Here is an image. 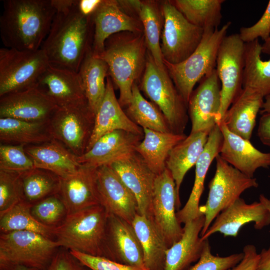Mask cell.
Listing matches in <instances>:
<instances>
[{
  "label": "cell",
  "instance_id": "obj_23",
  "mask_svg": "<svg viewBox=\"0 0 270 270\" xmlns=\"http://www.w3.org/2000/svg\"><path fill=\"white\" fill-rule=\"evenodd\" d=\"M218 125L223 136L219 155L228 164L250 178L258 168L270 166V152L258 150L250 140L230 132L223 122Z\"/></svg>",
  "mask_w": 270,
  "mask_h": 270
},
{
  "label": "cell",
  "instance_id": "obj_45",
  "mask_svg": "<svg viewBox=\"0 0 270 270\" xmlns=\"http://www.w3.org/2000/svg\"><path fill=\"white\" fill-rule=\"evenodd\" d=\"M69 252L80 262L91 270H146L121 264L104 257L93 256L76 251Z\"/></svg>",
  "mask_w": 270,
  "mask_h": 270
},
{
  "label": "cell",
  "instance_id": "obj_28",
  "mask_svg": "<svg viewBox=\"0 0 270 270\" xmlns=\"http://www.w3.org/2000/svg\"><path fill=\"white\" fill-rule=\"evenodd\" d=\"M24 150L34 168L51 172L61 178L75 173L82 166L78 156L54 138L40 144L26 145Z\"/></svg>",
  "mask_w": 270,
  "mask_h": 270
},
{
  "label": "cell",
  "instance_id": "obj_9",
  "mask_svg": "<svg viewBox=\"0 0 270 270\" xmlns=\"http://www.w3.org/2000/svg\"><path fill=\"white\" fill-rule=\"evenodd\" d=\"M216 160V172L209 184L207 200L199 208L200 214L205 217L200 236L205 234L222 210L240 198L246 190L258 186L256 178L244 174L228 164L219 154Z\"/></svg>",
  "mask_w": 270,
  "mask_h": 270
},
{
  "label": "cell",
  "instance_id": "obj_4",
  "mask_svg": "<svg viewBox=\"0 0 270 270\" xmlns=\"http://www.w3.org/2000/svg\"><path fill=\"white\" fill-rule=\"evenodd\" d=\"M144 37L124 38L114 34L106 41L104 52L97 56L108 67V74L120 90L118 102L127 106L132 96L135 80L145 62Z\"/></svg>",
  "mask_w": 270,
  "mask_h": 270
},
{
  "label": "cell",
  "instance_id": "obj_33",
  "mask_svg": "<svg viewBox=\"0 0 270 270\" xmlns=\"http://www.w3.org/2000/svg\"><path fill=\"white\" fill-rule=\"evenodd\" d=\"M132 225L140 243L147 270H164L168 246L152 221L137 214Z\"/></svg>",
  "mask_w": 270,
  "mask_h": 270
},
{
  "label": "cell",
  "instance_id": "obj_26",
  "mask_svg": "<svg viewBox=\"0 0 270 270\" xmlns=\"http://www.w3.org/2000/svg\"><path fill=\"white\" fill-rule=\"evenodd\" d=\"M222 140V132L216 124L210 132L203 152L195 165L194 180L188 199L184 206L176 213L180 224H184L202 214L200 212L199 203L204 190L205 178L210 164L220 154Z\"/></svg>",
  "mask_w": 270,
  "mask_h": 270
},
{
  "label": "cell",
  "instance_id": "obj_15",
  "mask_svg": "<svg viewBox=\"0 0 270 270\" xmlns=\"http://www.w3.org/2000/svg\"><path fill=\"white\" fill-rule=\"evenodd\" d=\"M109 166L135 196L138 202V214L150 218L157 175L136 152Z\"/></svg>",
  "mask_w": 270,
  "mask_h": 270
},
{
  "label": "cell",
  "instance_id": "obj_56",
  "mask_svg": "<svg viewBox=\"0 0 270 270\" xmlns=\"http://www.w3.org/2000/svg\"><path fill=\"white\" fill-rule=\"evenodd\" d=\"M39 270L36 268H28L25 266H19L10 268L5 269V270Z\"/></svg>",
  "mask_w": 270,
  "mask_h": 270
},
{
  "label": "cell",
  "instance_id": "obj_27",
  "mask_svg": "<svg viewBox=\"0 0 270 270\" xmlns=\"http://www.w3.org/2000/svg\"><path fill=\"white\" fill-rule=\"evenodd\" d=\"M204 220L201 214L184 224L182 238L166 250L164 270H188L198 262L206 240L200 237Z\"/></svg>",
  "mask_w": 270,
  "mask_h": 270
},
{
  "label": "cell",
  "instance_id": "obj_1",
  "mask_svg": "<svg viewBox=\"0 0 270 270\" xmlns=\"http://www.w3.org/2000/svg\"><path fill=\"white\" fill-rule=\"evenodd\" d=\"M94 32L92 16L84 14L76 0L68 10L56 12L40 48L51 65L78 72L86 53L92 48Z\"/></svg>",
  "mask_w": 270,
  "mask_h": 270
},
{
  "label": "cell",
  "instance_id": "obj_18",
  "mask_svg": "<svg viewBox=\"0 0 270 270\" xmlns=\"http://www.w3.org/2000/svg\"><path fill=\"white\" fill-rule=\"evenodd\" d=\"M252 222L257 230L269 225L270 211L260 202L247 204L240 198L216 216L200 237L202 240H206L216 232H220L224 236L236 237L244 226Z\"/></svg>",
  "mask_w": 270,
  "mask_h": 270
},
{
  "label": "cell",
  "instance_id": "obj_50",
  "mask_svg": "<svg viewBox=\"0 0 270 270\" xmlns=\"http://www.w3.org/2000/svg\"><path fill=\"white\" fill-rule=\"evenodd\" d=\"M101 2L102 0H78V6L84 14L92 16Z\"/></svg>",
  "mask_w": 270,
  "mask_h": 270
},
{
  "label": "cell",
  "instance_id": "obj_38",
  "mask_svg": "<svg viewBox=\"0 0 270 270\" xmlns=\"http://www.w3.org/2000/svg\"><path fill=\"white\" fill-rule=\"evenodd\" d=\"M32 204L21 200L0 216V233L13 231H30L54 240L55 227L44 224L32 214Z\"/></svg>",
  "mask_w": 270,
  "mask_h": 270
},
{
  "label": "cell",
  "instance_id": "obj_8",
  "mask_svg": "<svg viewBox=\"0 0 270 270\" xmlns=\"http://www.w3.org/2000/svg\"><path fill=\"white\" fill-rule=\"evenodd\" d=\"M50 64L45 52L37 50L0 49V96L36 87Z\"/></svg>",
  "mask_w": 270,
  "mask_h": 270
},
{
  "label": "cell",
  "instance_id": "obj_43",
  "mask_svg": "<svg viewBox=\"0 0 270 270\" xmlns=\"http://www.w3.org/2000/svg\"><path fill=\"white\" fill-rule=\"evenodd\" d=\"M24 144H0V170L22 172L34 168Z\"/></svg>",
  "mask_w": 270,
  "mask_h": 270
},
{
  "label": "cell",
  "instance_id": "obj_22",
  "mask_svg": "<svg viewBox=\"0 0 270 270\" xmlns=\"http://www.w3.org/2000/svg\"><path fill=\"white\" fill-rule=\"evenodd\" d=\"M144 136L117 130L101 136L92 147L78 156L82 165L98 168L120 160L136 152Z\"/></svg>",
  "mask_w": 270,
  "mask_h": 270
},
{
  "label": "cell",
  "instance_id": "obj_54",
  "mask_svg": "<svg viewBox=\"0 0 270 270\" xmlns=\"http://www.w3.org/2000/svg\"><path fill=\"white\" fill-rule=\"evenodd\" d=\"M262 52L266 54H270V36L262 45Z\"/></svg>",
  "mask_w": 270,
  "mask_h": 270
},
{
  "label": "cell",
  "instance_id": "obj_37",
  "mask_svg": "<svg viewBox=\"0 0 270 270\" xmlns=\"http://www.w3.org/2000/svg\"><path fill=\"white\" fill-rule=\"evenodd\" d=\"M224 0H175L172 3L191 24L203 29L218 28Z\"/></svg>",
  "mask_w": 270,
  "mask_h": 270
},
{
  "label": "cell",
  "instance_id": "obj_51",
  "mask_svg": "<svg viewBox=\"0 0 270 270\" xmlns=\"http://www.w3.org/2000/svg\"><path fill=\"white\" fill-rule=\"evenodd\" d=\"M256 270H270V246L263 248L259 254V260Z\"/></svg>",
  "mask_w": 270,
  "mask_h": 270
},
{
  "label": "cell",
  "instance_id": "obj_13",
  "mask_svg": "<svg viewBox=\"0 0 270 270\" xmlns=\"http://www.w3.org/2000/svg\"><path fill=\"white\" fill-rule=\"evenodd\" d=\"M180 206L176 184L166 168L157 175L154 186L150 219L164 240L168 248L180 239L184 230L176 217V208Z\"/></svg>",
  "mask_w": 270,
  "mask_h": 270
},
{
  "label": "cell",
  "instance_id": "obj_7",
  "mask_svg": "<svg viewBox=\"0 0 270 270\" xmlns=\"http://www.w3.org/2000/svg\"><path fill=\"white\" fill-rule=\"evenodd\" d=\"M141 88L162 111L173 133L184 134L188 120V106L176 87L166 68H160L148 54Z\"/></svg>",
  "mask_w": 270,
  "mask_h": 270
},
{
  "label": "cell",
  "instance_id": "obj_11",
  "mask_svg": "<svg viewBox=\"0 0 270 270\" xmlns=\"http://www.w3.org/2000/svg\"><path fill=\"white\" fill-rule=\"evenodd\" d=\"M162 12L164 24L160 48L164 61L180 63L198 46L204 30L188 22L172 2H164Z\"/></svg>",
  "mask_w": 270,
  "mask_h": 270
},
{
  "label": "cell",
  "instance_id": "obj_47",
  "mask_svg": "<svg viewBox=\"0 0 270 270\" xmlns=\"http://www.w3.org/2000/svg\"><path fill=\"white\" fill-rule=\"evenodd\" d=\"M46 270H91L82 264L70 252L58 250Z\"/></svg>",
  "mask_w": 270,
  "mask_h": 270
},
{
  "label": "cell",
  "instance_id": "obj_36",
  "mask_svg": "<svg viewBox=\"0 0 270 270\" xmlns=\"http://www.w3.org/2000/svg\"><path fill=\"white\" fill-rule=\"evenodd\" d=\"M125 112L134 122L142 128L172 132L162 111L154 104L143 97L136 83L132 86V99Z\"/></svg>",
  "mask_w": 270,
  "mask_h": 270
},
{
  "label": "cell",
  "instance_id": "obj_2",
  "mask_svg": "<svg viewBox=\"0 0 270 270\" xmlns=\"http://www.w3.org/2000/svg\"><path fill=\"white\" fill-rule=\"evenodd\" d=\"M3 4L0 34L5 47L40 49L56 12L51 0H5Z\"/></svg>",
  "mask_w": 270,
  "mask_h": 270
},
{
  "label": "cell",
  "instance_id": "obj_49",
  "mask_svg": "<svg viewBox=\"0 0 270 270\" xmlns=\"http://www.w3.org/2000/svg\"><path fill=\"white\" fill-rule=\"evenodd\" d=\"M258 136L264 144L270 146V113L262 114L258 128Z\"/></svg>",
  "mask_w": 270,
  "mask_h": 270
},
{
  "label": "cell",
  "instance_id": "obj_44",
  "mask_svg": "<svg viewBox=\"0 0 270 270\" xmlns=\"http://www.w3.org/2000/svg\"><path fill=\"white\" fill-rule=\"evenodd\" d=\"M243 257V252L226 256H215L211 252V247L207 239L200 258L188 270H226L238 264Z\"/></svg>",
  "mask_w": 270,
  "mask_h": 270
},
{
  "label": "cell",
  "instance_id": "obj_12",
  "mask_svg": "<svg viewBox=\"0 0 270 270\" xmlns=\"http://www.w3.org/2000/svg\"><path fill=\"white\" fill-rule=\"evenodd\" d=\"M94 118L88 106L58 108L48 125L52 138L80 156L86 152Z\"/></svg>",
  "mask_w": 270,
  "mask_h": 270
},
{
  "label": "cell",
  "instance_id": "obj_32",
  "mask_svg": "<svg viewBox=\"0 0 270 270\" xmlns=\"http://www.w3.org/2000/svg\"><path fill=\"white\" fill-rule=\"evenodd\" d=\"M78 72L89 108L96 116L105 94L104 81L108 74V66L104 60L94 55L91 48L84 56Z\"/></svg>",
  "mask_w": 270,
  "mask_h": 270
},
{
  "label": "cell",
  "instance_id": "obj_16",
  "mask_svg": "<svg viewBox=\"0 0 270 270\" xmlns=\"http://www.w3.org/2000/svg\"><path fill=\"white\" fill-rule=\"evenodd\" d=\"M97 186L100 205L108 214L132 224L138 214L136 199L110 166L97 168Z\"/></svg>",
  "mask_w": 270,
  "mask_h": 270
},
{
  "label": "cell",
  "instance_id": "obj_3",
  "mask_svg": "<svg viewBox=\"0 0 270 270\" xmlns=\"http://www.w3.org/2000/svg\"><path fill=\"white\" fill-rule=\"evenodd\" d=\"M108 216L100 204L67 214L55 227L54 240L68 250L106 258Z\"/></svg>",
  "mask_w": 270,
  "mask_h": 270
},
{
  "label": "cell",
  "instance_id": "obj_42",
  "mask_svg": "<svg viewBox=\"0 0 270 270\" xmlns=\"http://www.w3.org/2000/svg\"><path fill=\"white\" fill-rule=\"evenodd\" d=\"M22 200L21 172L0 170V216Z\"/></svg>",
  "mask_w": 270,
  "mask_h": 270
},
{
  "label": "cell",
  "instance_id": "obj_14",
  "mask_svg": "<svg viewBox=\"0 0 270 270\" xmlns=\"http://www.w3.org/2000/svg\"><path fill=\"white\" fill-rule=\"evenodd\" d=\"M58 107L38 87L0 96V118L34 122H48Z\"/></svg>",
  "mask_w": 270,
  "mask_h": 270
},
{
  "label": "cell",
  "instance_id": "obj_6",
  "mask_svg": "<svg viewBox=\"0 0 270 270\" xmlns=\"http://www.w3.org/2000/svg\"><path fill=\"white\" fill-rule=\"evenodd\" d=\"M60 248L55 240L30 231L1 233L0 268L22 266L46 270Z\"/></svg>",
  "mask_w": 270,
  "mask_h": 270
},
{
  "label": "cell",
  "instance_id": "obj_19",
  "mask_svg": "<svg viewBox=\"0 0 270 270\" xmlns=\"http://www.w3.org/2000/svg\"><path fill=\"white\" fill-rule=\"evenodd\" d=\"M36 87L58 108L88 106L79 74L74 70L50 64L40 77Z\"/></svg>",
  "mask_w": 270,
  "mask_h": 270
},
{
  "label": "cell",
  "instance_id": "obj_10",
  "mask_svg": "<svg viewBox=\"0 0 270 270\" xmlns=\"http://www.w3.org/2000/svg\"><path fill=\"white\" fill-rule=\"evenodd\" d=\"M245 48L246 44L238 34L226 35L220 46L216 68L221 84L217 124L222 121L227 110L243 89Z\"/></svg>",
  "mask_w": 270,
  "mask_h": 270
},
{
  "label": "cell",
  "instance_id": "obj_30",
  "mask_svg": "<svg viewBox=\"0 0 270 270\" xmlns=\"http://www.w3.org/2000/svg\"><path fill=\"white\" fill-rule=\"evenodd\" d=\"M264 100V98L243 88L222 122L232 132L250 140Z\"/></svg>",
  "mask_w": 270,
  "mask_h": 270
},
{
  "label": "cell",
  "instance_id": "obj_31",
  "mask_svg": "<svg viewBox=\"0 0 270 270\" xmlns=\"http://www.w3.org/2000/svg\"><path fill=\"white\" fill-rule=\"evenodd\" d=\"M143 130V140L136 146V152L150 169L158 175L166 168V162L172 150L186 136L145 128Z\"/></svg>",
  "mask_w": 270,
  "mask_h": 270
},
{
  "label": "cell",
  "instance_id": "obj_35",
  "mask_svg": "<svg viewBox=\"0 0 270 270\" xmlns=\"http://www.w3.org/2000/svg\"><path fill=\"white\" fill-rule=\"evenodd\" d=\"M48 122H30L12 118H0V142L6 144L32 145L52 140Z\"/></svg>",
  "mask_w": 270,
  "mask_h": 270
},
{
  "label": "cell",
  "instance_id": "obj_55",
  "mask_svg": "<svg viewBox=\"0 0 270 270\" xmlns=\"http://www.w3.org/2000/svg\"><path fill=\"white\" fill-rule=\"evenodd\" d=\"M260 202L270 211V198H267L264 194H260L259 197Z\"/></svg>",
  "mask_w": 270,
  "mask_h": 270
},
{
  "label": "cell",
  "instance_id": "obj_21",
  "mask_svg": "<svg viewBox=\"0 0 270 270\" xmlns=\"http://www.w3.org/2000/svg\"><path fill=\"white\" fill-rule=\"evenodd\" d=\"M97 168L82 165L75 173L60 178L58 194L66 206L68 214L100 204Z\"/></svg>",
  "mask_w": 270,
  "mask_h": 270
},
{
  "label": "cell",
  "instance_id": "obj_17",
  "mask_svg": "<svg viewBox=\"0 0 270 270\" xmlns=\"http://www.w3.org/2000/svg\"><path fill=\"white\" fill-rule=\"evenodd\" d=\"M221 84L216 69L202 78L188 103L190 132L210 133L216 124L221 101Z\"/></svg>",
  "mask_w": 270,
  "mask_h": 270
},
{
  "label": "cell",
  "instance_id": "obj_25",
  "mask_svg": "<svg viewBox=\"0 0 270 270\" xmlns=\"http://www.w3.org/2000/svg\"><path fill=\"white\" fill-rule=\"evenodd\" d=\"M117 130L144 134L143 128L134 122L122 110L116 98L112 81L108 76L105 94L96 114L92 133L86 152L101 136Z\"/></svg>",
  "mask_w": 270,
  "mask_h": 270
},
{
  "label": "cell",
  "instance_id": "obj_46",
  "mask_svg": "<svg viewBox=\"0 0 270 270\" xmlns=\"http://www.w3.org/2000/svg\"><path fill=\"white\" fill-rule=\"evenodd\" d=\"M241 40L249 43L261 38L264 42L270 36V0L259 20L248 27H242L238 34Z\"/></svg>",
  "mask_w": 270,
  "mask_h": 270
},
{
  "label": "cell",
  "instance_id": "obj_53",
  "mask_svg": "<svg viewBox=\"0 0 270 270\" xmlns=\"http://www.w3.org/2000/svg\"><path fill=\"white\" fill-rule=\"evenodd\" d=\"M260 112L262 114L270 113V95L264 98V102Z\"/></svg>",
  "mask_w": 270,
  "mask_h": 270
},
{
  "label": "cell",
  "instance_id": "obj_29",
  "mask_svg": "<svg viewBox=\"0 0 270 270\" xmlns=\"http://www.w3.org/2000/svg\"><path fill=\"white\" fill-rule=\"evenodd\" d=\"M208 132H190L175 146L166 162L176 184V192L180 198V189L186 172L196 165L206 143Z\"/></svg>",
  "mask_w": 270,
  "mask_h": 270
},
{
  "label": "cell",
  "instance_id": "obj_40",
  "mask_svg": "<svg viewBox=\"0 0 270 270\" xmlns=\"http://www.w3.org/2000/svg\"><path fill=\"white\" fill-rule=\"evenodd\" d=\"M144 30L146 44L156 64L161 69L166 68L160 42L162 29L160 13L154 4L142 2L138 10Z\"/></svg>",
  "mask_w": 270,
  "mask_h": 270
},
{
  "label": "cell",
  "instance_id": "obj_48",
  "mask_svg": "<svg viewBox=\"0 0 270 270\" xmlns=\"http://www.w3.org/2000/svg\"><path fill=\"white\" fill-rule=\"evenodd\" d=\"M244 257L242 260L234 266L226 270H256L259 254L256 246L247 244L243 248Z\"/></svg>",
  "mask_w": 270,
  "mask_h": 270
},
{
  "label": "cell",
  "instance_id": "obj_5",
  "mask_svg": "<svg viewBox=\"0 0 270 270\" xmlns=\"http://www.w3.org/2000/svg\"><path fill=\"white\" fill-rule=\"evenodd\" d=\"M231 24L228 22L220 28L204 30L198 46L182 62L172 64L164 61L187 106L196 84L216 69L220 46Z\"/></svg>",
  "mask_w": 270,
  "mask_h": 270
},
{
  "label": "cell",
  "instance_id": "obj_41",
  "mask_svg": "<svg viewBox=\"0 0 270 270\" xmlns=\"http://www.w3.org/2000/svg\"><path fill=\"white\" fill-rule=\"evenodd\" d=\"M31 212L40 222L52 227L60 225L68 214L66 206L58 194L32 204Z\"/></svg>",
  "mask_w": 270,
  "mask_h": 270
},
{
  "label": "cell",
  "instance_id": "obj_20",
  "mask_svg": "<svg viewBox=\"0 0 270 270\" xmlns=\"http://www.w3.org/2000/svg\"><path fill=\"white\" fill-rule=\"evenodd\" d=\"M106 249L107 258L146 269L142 248L132 224L112 214L108 218Z\"/></svg>",
  "mask_w": 270,
  "mask_h": 270
},
{
  "label": "cell",
  "instance_id": "obj_39",
  "mask_svg": "<svg viewBox=\"0 0 270 270\" xmlns=\"http://www.w3.org/2000/svg\"><path fill=\"white\" fill-rule=\"evenodd\" d=\"M24 200L34 204L58 194L60 178L48 170L34 168L21 172Z\"/></svg>",
  "mask_w": 270,
  "mask_h": 270
},
{
  "label": "cell",
  "instance_id": "obj_34",
  "mask_svg": "<svg viewBox=\"0 0 270 270\" xmlns=\"http://www.w3.org/2000/svg\"><path fill=\"white\" fill-rule=\"evenodd\" d=\"M262 53L258 40L246 44L242 88L264 98L270 95V59L263 60Z\"/></svg>",
  "mask_w": 270,
  "mask_h": 270
},
{
  "label": "cell",
  "instance_id": "obj_24",
  "mask_svg": "<svg viewBox=\"0 0 270 270\" xmlns=\"http://www.w3.org/2000/svg\"><path fill=\"white\" fill-rule=\"evenodd\" d=\"M94 26L92 52L98 56L104 50L106 40L120 32H138V22L124 13L117 0H102L92 14Z\"/></svg>",
  "mask_w": 270,
  "mask_h": 270
},
{
  "label": "cell",
  "instance_id": "obj_52",
  "mask_svg": "<svg viewBox=\"0 0 270 270\" xmlns=\"http://www.w3.org/2000/svg\"><path fill=\"white\" fill-rule=\"evenodd\" d=\"M51 2L56 12H61L72 8L76 0H51Z\"/></svg>",
  "mask_w": 270,
  "mask_h": 270
}]
</instances>
